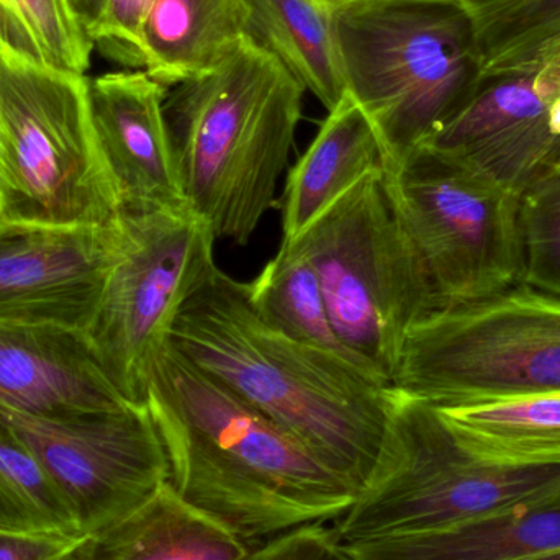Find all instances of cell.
<instances>
[{
	"mask_svg": "<svg viewBox=\"0 0 560 560\" xmlns=\"http://www.w3.org/2000/svg\"><path fill=\"white\" fill-rule=\"evenodd\" d=\"M148 411L170 486L248 545L348 512L359 490L171 341L154 355Z\"/></svg>",
	"mask_w": 560,
	"mask_h": 560,
	"instance_id": "cell-1",
	"label": "cell"
},
{
	"mask_svg": "<svg viewBox=\"0 0 560 560\" xmlns=\"http://www.w3.org/2000/svg\"><path fill=\"white\" fill-rule=\"evenodd\" d=\"M171 345L361 490L381 451L392 385L259 316L213 266L174 318Z\"/></svg>",
	"mask_w": 560,
	"mask_h": 560,
	"instance_id": "cell-2",
	"label": "cell"
},
{
	"mask_svg": "<svg viewBox=\"0 0 560 560\" xmlns=\"http://www.w3.org/2000/svg\"><path fill=\"white\" fill-rule=\"evenodd\" d=\"M303 95L252 36L212 71L167 92L164 117L187 209L215 240L248 245L275 206Z\"/></svg>",
	"mask_w": 560,
	"mask_h": 560,
	"instance_id": "cell-3",
	"label": "cell"
},
{
	"mask_svg": "<svg viewBox=\"0 0 560 560\" xmlns=\"http://www.w3.org/2000/svg\"><path fill=\"white\" fill-rule=\"evenodd\" d=\"M335 30L346 94L377 130L388 170L427 144L482 85L463 0H346L335 3Z\"/></svg>",
	"mask_w": 560,
	"mask_h": 560,
	"instance_id": "cell-4",
	"label": "cell"
},
{
	"mask_svg": "<svg viewBox=\"0 0 560 560\" xmlns=\"http://www.w3.org/2000/svg\"><path fill=\"white\" fill-rule=\"evenodd\" d=\"M558 492L560 467L479 463L457 446L433 405L392 387L371 476L332 529L342 545L427 535Z\"/></svg>",
	"mask_w": 560,
	"mask_h": 560,
	"instance_id": "cell-5",
	"label": "cell"
},
{
	"mask_svg": "<svg viewBox=\"0 0 560 560\" xmlns=\"http://www.w3.org/2000/svg\"><path fill=\"white\" fill-rule=\"evenodd\" d=\"M0 222L105 226L121 219L85 74L0 51Z\"/></svg>",
	"mask_w": 560,
	"mask_h": 560,
	"instance_id": "cell-6",
	"label": "cell"
},
{
	"mask_svg": "<svg viewBox=\"0 0 560 560\" xmlns=\"http://www.w3.org/2000/svg\"><path fill=\"white\" fill-rule=\"evenodd\" d=\"M392 387L433 407L560 394V296L518 283L421 316Z\"/></svg>",
	"mask_w": 560,
	"mask_h": 560,
	"instance_id": "cell-7",
	"label": "cell"
},
{
	"mask_svg": "<svg viewBox=\"0 0 560 560\" xmlns=\"http://www.w3.org/2000/svg\"><path fill=\"white\" fill-rule=\"evenodd\" d=\"M293 243L318 276L339 341L392 385L405 336L434 296L384 176L362 180Z\"/></svg>",
	"mask_w": 560,
	"mask_h": 560,
	"instance_id": "cell-8",
	"label": "cell"
},
{
	"mask_svg": "<svg viewBox=\"0 0 560 560\" xmlns=\"http://www.w3.org/2000/svg\"><path fill=\"white\" fill-rule=\"evenodd\" d=\"M384 184L423 266L434 310L479 302L522 283L520 194L427 148L392 166Z\"/></svg>",
	"mask_w": 560,
	"mask_h": 560,
	"instance_id": "cell-9",
	"label": "cell"
},
{
	"mask_svg": "<svg viewBox=\"0 0 560 560\" xmlns=\"http://www.w3.org/2000/svg\"><path fill=\"white\" fill-rule=\"evenodd\" d=\"M127 246L88 335L125 400L144 405L154 355L177 312L215 265V236L190 210L121 213Z\"/></svg>",
	"mask_w": 560,
	"mask_h": 560,
	"instance_id": "cell-10",
	"label": "cell"
},
{
	"mask_svg": "<svg viewBox=\"0 0 560 560\" xmlns=\"http://www.w3.org/2000/svg\"><path fill=\"white\" fill-rule=\"evenodd\" d=\"M0 423L68 500L84 538L137 512L170 480L166 453L147 405L62 418L0 407Z\"/></svg>",
	"mask_w": 560,
	"mask_h": 560,
	"instance_id": "cell-11",
	"label": "cell"
},
{
	"mask_svg": "<svg viewBox=\"0 0 560 560\" xmlns=\"http://www.w3.org/2000/svg\"><path fill=\"white\" fill-rule=\"evenodd\" d=\"M127 246L105 226L0 222V323L88 331Z\"/></svg>",
	"mask_w": 560,
	"mask_h": 560,
	"instance_id": "cell-12",
	"label": "cell"
},
{
	"mask_svg": "<svg viewBox=\"0 0 560 560\" xmlns=\"http://www.w3.org/2000/svg\"><path fill=\"white\" fill-rule=\"evenodd\" d=\"M558 98L556 66L483 79L472 101L421 148L522 196L560 163V138L551 124Z\"/></svg>",
	"mask_w": 560,
	"mask_h": 560,
	"instance_id": "cell-13",
	"label": "cell"
},
{
	"mask_svg": "<svg viewBox=\"0 0 560 560\" xmlns=\"http://www.w3.org/2000/svg\"><path fill=\"white\" fill-rule=\"evenodd\" d=\"M167 92L144 69L89 79L92 120L121 213L189 210L164 117Z\"/></svg>",
	"mask_w": 560,
	"mask_h": 560,
	"instance_id": "cell-14",
	"label": "cell"
},
{
	"mask_svg": "<svg viewBox=\"0 0 560 560\" xmlns=\"http://www.w3.org/2000/svg\"><path fill=\"white\" fill-rule=\"evenodd\" d=\"M128 404L98 364L84 331L0 323V407L62 418Z\"/></svg>",
	"mask_w": 560,
	"mask_h": 560,
	"instance_id": "cell-15",
	"label": "cell"
},
{
	"mask_svg": "<svg viewBox=\"0 0 560 560\" xmlns=\"http://www.w3.org/2000/svg\"><path fill=\"white\" fill-rule=\"evenodd\" d=\"M387 170V151L377 130L346 94L290 170L282 199V242L299 238L362 180L384 176Z\"/></svg>",
	"mask_w": 560,
	"mask_h": 560,
	"instance_id": "cell-16",
	"label": "cell"
},
{
	"mask_svg": "<svg viewBox=\"0 0 560 560\" xmlns=\"http://www.w3.org/2000/svg\"><path fill=\"white\" fill-rule=\"evenodd\" d=\"M352 560H526L560 549V492L427 535L345 545Z\"/></svg>",
	"mask_w": 560,
	"mask_h": 560,
	"instance_id": "cell-17",
	"label": "cell"
},
{
	"mask_svg": "<svg viewBox=\"0 0 560 560\" xmlns=\"http://www.w3.org/2000/svg\"><path fill=\"white\" fill-rule=\"evenodd\" d=\"M248 36L246 0H151L141 28L144 71L174 88L212 71Z\"/></svg>",
	"mask_w": 560,
	"mask_h": 560,
	"instance_id": "cell-18",
	"label": "cell"
},
{
	"mask_svg": "<svg viewBox=\"0 0 560 560\" xmlns=\"http://www.w3.org/2000/svg\"><path fill=\"white\" fill-rule=\"evenodd\" d=\"M249 549L166 482L137 512L85 539L81 560H242Z\"/></svg>",
	"mask_w": 560,
	"mask_h": 560,
	"instance_id": "cell-19",
	"label": "cell"
},
{
	"mask_svg": "<svg viewBox=\"0 0 560 560\" xmlns=\"http://www.w3.org/2000/svg\"><path fill=\"white\" fill-rule=\"evenodd\" d=\"M457 446L500 467H560V394L434 407Z\"/></svg>",
	"mask_w": 560,
	"mask_h": 560,
	"instance_id": "cell-20",
	"label": "cell"
},
{
	"mask_svg": "<svg viewBox=\"0 0 560 560\" xmlns=\"http://www.w3.org/2000/svg\"><path fill=\"white\" fill-rule=\"evenodd\" d=\"M252 38L312 92L326 110L346 95L331 0H246Z\"/></svg>",
	"mask_w": 560,
	"mask_h": 560,
	"instance_id": "cell-21",
	"label": "cell"
},
{
	"mask_svg": "<svg viewBox=\"0 0 560 560\" xmlns=\"http://www.w3.org/2000/svg\"><path fill=\"white\" fill-rule=\"evenodd\" d=\"M246 287L256 312L272 328L293 341L331 352L374 374L339 341L318 276L295 243L282 242L278 255Z\"/></svg>",
	"mask_w": 560,
	"mask_h": 560,
	"instance_id": "cell-22",
	"label": "cell"
},
{
	"mask_svg": "<svg viewBox=\"0 0 560 560\" xmlns=\"http://www.w3.org/2000/svg\"><path fill=\"white\" fill-rule=\"evenodd\" d=\"M483 79L529 74L560 55V0H463Z\"/></svg>",
	"mask_w": 560,
	"mask_h": 560,
	"instance_id": "cell-23",
	"label": "cell"
},
{
	"mask_svg": "<svg viewBox=\"0 0 560 560\" xmlns=\"http://www.w3.org/2000/svg\"><path fill=\"white\" fill-rule=\"evenodd\" d=\"M0 533L84 538L58 487L33 454L0 423Z\"/></svg>",
	"mask_w": 560,
	"mask_h": 560,
	"instance_id": "cell-24",
	"label": "cell"
},
{
	"mask_svg": "<svg viewBox=\"0 0 560 560\" xmlns=\"http://www.w3.org/2000/svg\"><path fill=\"white\" fill-rule=\"evenodd\" d=\"M92 49L68 0H0V51L42 68L85 74Z\"/></svg>",
	"mask_w": 560,
	"mask_h": 560,
	"instance_id": "cell-25",
	"label": "cell"
},
{
	"mask_svg": "<svg viewBox=\"0 0 560 560\" xmlns=\"http://www.w3.org/2000/svg\"><path fill=\"white\" fill-rule=\"evenodd\" d=\"M522 283L560 296V173L546 174L520 199Z\"/></svg>",
	"mask_w": 560,
	"mask_h": 560,
	"instance_id": "cell-26",
	"label": "cell"
},
{
	"mask_svg": "<svg viewBox=\"0 0 560 560\" xmlns=\"http://www.w3.org/2000/svg\"><path fill=\"white\" fill-rule=\"evenodd\" d=\"M89 42L105 58L144 69L143 28L150 0H68Z\"/></svg>",
	"mask_w": 560,
	"mask_h": 560,
	"instance_id": "cell-27",
	"label": "cell"
},
{
	"mask_svg": "<svg viewBox=\"0 0 560 560\" xmlns=\"http://www.w3.org/2000/svg\"><path fill=\"white\" fill-rule=\"evenodd\" d=\"M242 560H352L332 526H299L275 538L256 542Z\"/></svg>",
	"mask_w": 560,
	"mask_h": 560,
	"instance_id": "cell-28",
	"label": "cell"
},
{
	"mask_svg": "<svg viewBox=\"0 0 560 560\" xmlns=\"http://www.w3.org/2000/svg\"><path fill=\"white\" fill-rule=\"evenodd\" d=\"M88 538H39L0 533V560H65Z\"/></svg>",
	"mask_w": 560,
	"mask_h": 560,
	"instance_id": "cell-29",
	"label": "cell"
},
{
	"mask_svg": "<svg viewBox=\"0 0 560 560\" xmlns=\"http://www.w3.org/2000/svg\"><path fill=\"white\" fill-rule=\"evenodd\" d=\"M526 560H560V549H558V551L548 552V555L538 556V558Z\"/></svg>",
	"mask_w": 560,
	"mask_h": 560,
	"instance_id": "cell-30",
	"label": "cell"
},
{
	"mask_svg": "<svg viewBox=\"0 0 560 560\" xmlns=\"http://www.w3.org/2000/svg\"><path fill=\"white\" fill-rule=\"evenodd\" d=\"M82 545H84V542H82ZM65 560H81V548H79L78 551L74 552V555L69 556V558Z\"/></svg>",
	"mask_w": 560,
	"mask_h": 560,
	"instance_id": "cell-31",
	"label": "cell"
},
{
	"mask_svg": "<svg viewBox=\"0 0 560 560\" xmlns=\"http://www.w3.org/2000/svg\"><path fill=\"white\" fill-rule=\"evenodd\" d=\"M0 161H2V128H0Z\"/></svg>",
	"mask_w": 560,
	"mask_h": 560,
	"instance_id": "cell-32",
	"label": "cell"
},
{
	"mask_svg": "<svg viewBox=\"0 0 560 560\" xmlns=\"http://www.w3.org/2000/svg\"><path fill=\"white\" fill-rule=\"evenodd\" d=\"M555 173H560V163L555 167Z\"/></svg>",
	"mask_w": 560,
	"mask_h": 560,
	"instance_id": "cell-33",
	"label": "cell"
},
{
	"mask_svg": "<svg viewBox=\"0 0 560 560\" xmlns=\"http://www.w3.org/2000/svg\"><path fill=\"white\" fill-rule=\"evenodd\" d=\"M332 3L346 2V0H331Z\"/></svg>",
	"mask_w": 560,
	"mask_h": 560,
	"instance_id": "cell-34",
	"label": "cell"
}]
</instances>
